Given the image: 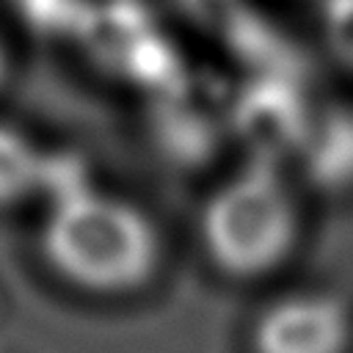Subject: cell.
<instances>
[{
    "mask_svg": "<svg viewBox=\"0 0 353 353\" xmlns=\"http://www.w3.org/2000/svg\"><path fill=\"white\" fill-rule=\"evenodd\" d=\"M36 248L55 281L94 301L146 292L165 262L157 218L138 199L91 182L72 185L47 201Z\"/></svg>",
    "mask_w": 353,
    "mask_h": 353,
    "instance_id": "6da1fadb",
    "label": "cell"
},
{
    "mask_svg": "<svg viewBox=\"0 0 353 353\" xmlns=\"http://www.w3.org/2000/svg\"><path fill=\"white\" fill-rule=\"evenodd\" d=\"M199 245L215 273L240 284L279 276L298 254L306 212L298 188L273 165L223 176L201 201Z\"/></svg>",
    "mask_w": 353,
    "mask_h": 353,
    "instance_id": "7a4b0ae2",
    "label": "cell"
},
{
    "mask_svg": "<svg viewBox=\"0 0 353 353\" xmlns=\"http://www.w3.org/2000/svg\"><path fill=\"white\" fill-rule=\"evenodd\" d=\"M248 353H353V303L331 287L270 295L245 331Z\"/></svg>",
    "mask_w": 353,
    "mask_h": 353,
    "instance_id": "3957f363",
    "label": "cell"
},
{
    "mask_svg": "<svg viewBox=\"0 0 353 353\" xmlns=\"http://www.w3.org/2000/svg\"><path fill=\"white\" fill-rule=\"evenodd\" d=\"M52 157L30 130L0 119V212L50 199Z\"/></svg>",
    "mask_w": 353,
    "mask_h": 353,
    "instance_id": "277c9868",
    "label": "cell"
},
{
    "mask_svg": "<svg viewBox=\"0 0 353 353\" xmlns=\"http://www.w3.org/2000/svg\"><path fill=\"white\" fill-rule=\"evenodd\" d=\"M11 72H14V55H11L8 39H6V36H3V30H0V91L8 85Z\"/></svg>",
    "mask_w": 353,
    "mask_h": 353,
    "instance_id": "5b68a950",
    "label": "cell"
}]
</instances>
